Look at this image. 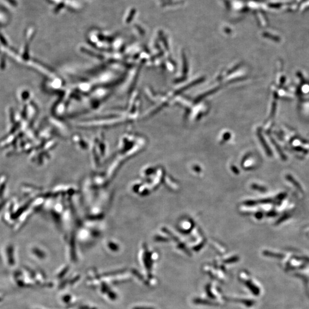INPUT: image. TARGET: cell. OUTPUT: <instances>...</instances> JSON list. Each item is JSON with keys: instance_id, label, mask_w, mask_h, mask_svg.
<instances>
[{"instance_id": "obj_1", "label": "cell", "mask_w": 309, "mask_h": 309, "mask_svg": "<svg viewBox=\"0 0 309 309\" xmlns=\"http://www.w3.org/2000/svg\"><path fill=\"white\" fill-rule=\"evenodd\" d=\"M8 258H9V262H10V263L11 264H14V255H13V249L12 247H9L8 248Z\"/></svg>"}]
</instances>
